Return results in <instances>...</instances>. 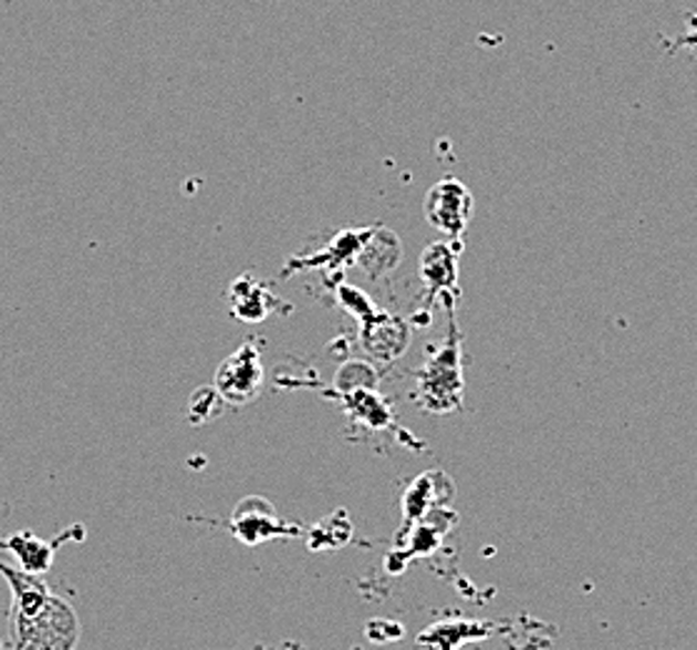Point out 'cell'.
Segmentation results:
<instances>
[{
	"label": "cell",
	"instance_id": "ba28073f",
	"mask_svg": "<svg viewBox=\"0 0 697 650\" xmlns=\"http://www.w3.org/2000/svg\"><path fill=\"white\" fill-rule=\"evenodd\" d=\"M683 43H690V45H695V48H697V31H695V33H690V35H687Z\"/></svg>",
	"mask_w": 697,
	"mask_h": 650
},
{
	"label": "cell",
	"instance_id": "7a4b0ae2",
	"mask_svg": "<svg viewBox=\"0 0 697 650\" xmlns=\"http://www.w3.org/2000/svg\"><path fill=\"white\" fill-rule=\"evenodd\" d=\"M450 336L438 353L430 355L428 365L418 375V401L435 413H445L452 405H460L462 395V365H460V336L452 323Z\"/></svg>",
	"mask_w": 697,
	"mask_h": 650
},
{
	"label": "cell",
	"instance_id": "3957f363",
	"mask_svg": "<svg viewBox=\"0 0 697 650\" xmlns=\"http://www.w3.org/2000/svg\"><path fill=\"white\" fill-rule=\"evenodd\" d=\"M472 208H476V200H472L470 188L455 178L435 183L423 203L425 220L448 238H460L468 230Z\"/></svg>",
	"mask_w": 697,
	"mask_h": 650
},
{
	"label": "cell",
	"instance_id": "6da1fadb",
	"mask_svg": "<svg viewBox=\"0 0 697 650\" xmlns=\"http://www.w3.org/2000/svg\"><path fill=\"white\" fill-rule=\"evenodd\" d=\"M0 574L13 590V640L15 650H73L77 618L63 598L31 574L11 570L0 563Z\"/></svg>",
	"mask_w": 697,
	"mask_h": 650
},
{
	"label": "cell",
	"instance_id": "8992f818",
	"mask_svg": "<svg viewBox=\"0 0 697 650\" xmlns=\"http://www.w3.org/2000/svg\"><path fill=\"white\" fill-rule=\"evenodd\" d=\"M458 254L460 243L458 246H450V243H433V246L425 248V254L420 258V278L430 296L458 290Z\"/></svg>",
	"mask_w": 697,
	"mask_h": 650
},
{
	"label": "cell",
	"instance_id": "277c9868",
	"mask_svg": "<svg viewBox=\"0 0 697 650\" xmlns=\"http://www.w3.org/2000/svg\"><path fill=\"white\" fill-rule=\"evenodd\" d=\"M260 385H263V365H260V355L256 353V348H240L238 353H232L218 368L216 391L230 403H250L253 398H258Z\"/></svg>",
	"mask_w": 697,
	"mask_h": 650
},
{
	"label": "cell",
	"instance_id": "52a82bcc",
	"mask_svg": "<svg viewBox=\"0 0 697 650\" xmlns=\"http://www.w3.org/2000/svg\"><path fill=\"white\" fill-rule=\"evenodd\" d=\"M0 548L11 550L18 558V563H21L23 574H31V576L45 574V570L51 568L53 553H55L51 543L35 538L33 533H15L13 538L0 540Z\"/></svg>",
	"mask_w": 697,
	"mask_h": 650
},
{
	"label": "cell",
	"instance_id": "5b68a950",
	"mask_svg": "<svg viewBox=\"0 0 697 650\" xmlns=\"http://www.w3.org/2000/svg\"><path fill=\"white\" fill-rule=\"evenodd\" d=\"M230 530L236 533L238 540H243L246 546H258L268 538L278 536H293L295 528L288 526L285 520L275 516V508L263 498H246L232 513Z\"/></svg>",
	"mask_w": 697,
	"mask_h": 650
}]
</instances>
